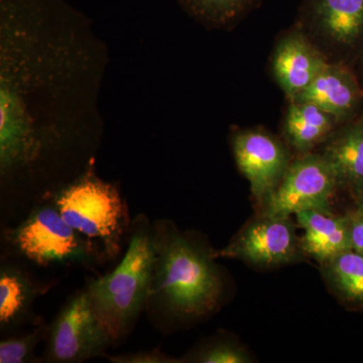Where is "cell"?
<instances>
[{"mask_svg":"<svg viewBox=\"0 0 363 363\" xmlns=\"http://www.w3.org/2000/svg\"><path fill=\"white\" fill-rule=\"evenodd\" d=\"M155 264L154 228L140 215L133 223L121 264L111 274L91 281L86 288L98 319L114 343L128 333L149 303Z\"/></svg>","mask_w":363,"mask_h":363,"instance_id":"3","label":"cell"},{"mask_svg":"<svg viewBox=\"0 0 363 363\" xmlns=\"http://www.w3.org/2000/svg\"><path fill=\"white\" fill-rule=\"evenodd\" d=\"M33 281L13 267H2L0 272V324L9 328L28 315L35 298Z\"/></svg>","mask_w":363,"mask_h":363,"instance_id":"16","label":"cell"},{"mask_svg":"<svg viewBox=\"0 0 363 363\" xmlns=\"http://www.w3.org/2000/svg\"><path fill=\"white\" fill-rule=\"evenodd\" d=\"M112 363H175L181 362L159 350L138 351L128 354L106 355Z\"/></svg>","mask_w":363,"mask_h":363,"instance_id":"21","label":"cell"},{"mask_svg":"<svg viewBox=\"0 0 363 363\" xmlns=\"http://www.w3.org/2000/svg\"><path fill=\"white\" fill-rule=\"evenodd\" d=\"M113 342L93 309L86 289L74 295L55 318L47 334L45 360L77 363L106 357Z\"/></svg>","mask_w":363,"mask_h":363,"instance_id":"6","label":"cell"},{"mask_svg":"<svg viewBox=\"0 0 363 363\" xmlns=\"http://www.w3.org/2000/svg\"><path fill=\"white\" fill-rule=\"evenodd\" d=\"M52 203L64 220L96 250L101 247L107 255L118 252L128 224L126 206L118 190L98 178L94 162L57 191Z\"/></svg>","mask_w":363,"mask_h":363,"instance_id":"4","label":"cell"},{"mask_svg":"<svg viewBox=\"0 0 363 363\" xmlns=\"http://www.w3.org/2000/svg\"><path fill=\"white\" fill-rule=\"evenodd\" d=\"M231 145L238 169L250 182L253 197L262 205L290 166L288 150L278 138L259 130L234 133Z\"/></svg>","mask_w":363,"mask_h":363,"instance_id":"9","label":"cell"},{"mask_svg":"<svg viewBox=\"0 0 363 363\" xmlns=\"http://www.w3.org/2000/svg\"><path fill=\"white\" fill-rule=\"evenodd\" d=\"M49 327L40 326L23 337L9 338L0 342V363L35 362V350Z\"/></svg>","mask_w":363,"mask_h":363,"instance_id":"20","label":"cell"},{"mask_svg":"<svg viewBox=\"0 0 363 363\" xmlns=\"http://www.w3.org/2000/svg\"><path fill=\"white\" fill-rule=\"evenodd\" d=\"M337 119L309 102L291 101L284 123L286 142L305 155L331 135Z\"/></svg>","mask_w":363,"mask_h":363,"instance_id":"15","label":"cell"},{"mask_svg":"<svg viewBox=\"0 0 363 363\" xmlns=\"http://www.w3.org/2000/svg\"><path fill=\"white\" fill-rule=\"evenodd\" d=\"M9 240L26 259L40 266L92 264L98 255L89 240L72 228L54 204L35 208Z\"/></svg>","mask_w":363,"mask_h":363,"instance_id":"5","label":"cell"},{"mask_svg":"<svg viewBox=\"0 0 363 363\" xmlns=\"http://www.w3.org/2000/svg\"><path fill=\"white\" fill-rule=\"evenodd\" d=\"M154 235L156 264L150 300L183 318L213 311L223 288L214 255L167 222L156 223Z\"/></svg>","mask_w":363,"mask_h":363,"instance_id":"2","label":"cell"},{"mask_svg":"<svg viewBox=\"0 0 363 363\" xmlns=\"http://www.w3.org/2000/svg\"><path fill=\"white\" fill-rule=\"evenodd\" d=\"M315 28L337 44H354L363 35V0H308Z\"/></svg>","mask_w":363,"mask_h":363,"instance_id":"13","label":"cell"},{"mask_svg":"<svg viewBox=\"0 0 363 363\" xmlns=\"http://www.w3.org/2000/svg\"><path fill=\"white\" fill-rule=\"evenodd\" d=\"M346 215L350 223L351 250L363 255V208L357 205Z\"/></svg>","mask_w":363,"mask_h":363,"instance_id":"22","label":"cell"},{"mask_svg":"<svg viewBox=\"0 0 363 363\" xmlns=\"http://www.w3.org/2000/svg\"><path fill=\"white\" fill-rule=\"evenodd\" d=\"M323 55L302 33L279 40L272 56V72L289 99H295L328 65Z\"/></svg>","mask_w":363,"mask_h":363,"instance_id":"10","label":"cell"},{"mask_svg":"<svg viewBox=\"0 0 363 363\" xmlns=\"http://www.w3.org/2000/svg\"><path fill=\"white\" fill-rule=\"evenodd\" d=\"M106 45L66 0H0V171L30 173L101 131Z\"/></svg>","mask_w":363,"mask_h":363,"instance_id":"1","label":"cell"},{"mask_svg":"<svg viewBox=\"0 0 363 363\" xmlns=\"http://www.w3.org/2000/svg\"><path fill=\"white\" fill-rule=\"evenodd\" d=\"M338 187L333 169L322 155H302L291 162L274 192L262 204L260 214L290 217L306 210H330Z\"/></svg>","mask_w":363,"mask_h":363,"instance_id":"7","label":"cell"},{"mask_svg":"<svg viewBox=\"0 0 363 363\" xmlns=\"http://www.w3.org/2000/svg\"><path fill=\"white\" fill-rule=\"evenodd\" d=\"M303 255L301 241L290 217L259 214L214 257L242 260L262 269L297 262Z\"/></svg>","mask_w":363,"mask_h":363,"instance_id":"8","label":"cell"},{"mask_svg":"<svg viewBox=\"0 0 363 363\" xmlns=\"http://www.w3.org/2000/svg\"><path fill=\"white\" fill-rule=\"evenodd\" d=\"M247 363L252 358L245 348L227 340H213L186 355L181 362Z\"/></svg>","mask_w":363,"mask_h":363,"instance_id":"19","label":"cell"},{"mask_svg":"<svg viewBox=\"0 0 363 363\" xmlns=\"http://www.w3.org/2000/svg\"><path fill=\"white\" fill-rule=\"evenodd\" d=\"M321 266L329 286L343 302L363 306L362 255L347 250Z\"/></svg>","mask_w":363,"mask_h":363,"instance_id":"17","label":"cell"},{"mask_svg":"<svg viewBox=\"0 0 363 363\" xmlns=\"http://www.w3.org/2000/svg\"><path fill=\"white\" fill-rule=\"evenodd\" d=\"M357 204L358 206H360V207H362L363 208V189L362 191H360V193L359 194H358L357 196Z\"/></svg>","mask_w":363,"mask_h":363,"instance_id":"23","label":"cell"},{"mask_svg":"<svg viewBox=\"0 0 363 363\" xmlns=\"http://www.w3.org/2000/svg\"><path fill=\"white\" fill-rule=\"evenodd\" d=\"M293 100L315 104L340 121L357 109L360 89L350 71L328 64L312 84Z\"/></svg>","mask_w":363,"mask_h":363,"instance_id":"12","label":"cell"},{"mask_svg":"<svg viewBox=\"0 0 363 363\" xmlns=\"http://www.w3.org/2000/svg\"><path fill=\"white\" fill-rule=\"evenodd\" d=\"M321 155L333 169L338 187L359 194L363 189V121L334 135Z\"/></svg>","mask_w":363,"mask_h":363,"instance_id":"14","label":"cell"},{"mask_svg":"<svg viewBox=\"0 0 363 363\" xmlns=\"http://www.w3.org/2000/svg\"><path fill=\"white\" fill-rule=\"evenodd\" d=\"M296 217L304 230L300 240L303 255L323 264L351 250L347 215L338 216L330 210L314 209L300 212Z\"/></svg>","mask_w":363,"mask_h":363,"instance_id":"11","label":"cell"},{"mask_svg":"<svg viewBox=\"0 0 363 363\" xmlns=\"http://www.w3.org/2000/svg\"><path fill=\"white\" fill-rule=\"evenodd\" d=\"M196 21L214 28H225L247 13L255 0H178Z\"/></svg>","mask_w":363,"mask_h":363,"instance_id":"18","label":"cell"}]
</instances>
